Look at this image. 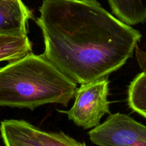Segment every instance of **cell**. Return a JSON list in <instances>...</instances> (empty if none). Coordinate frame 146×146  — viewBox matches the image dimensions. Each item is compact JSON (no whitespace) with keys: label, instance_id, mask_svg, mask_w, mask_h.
I'll return each mask as SVG.
<instances>
[{"label":"cell","instance_id":"obj_11","mask_svg":"<svg viewBox=\"0 0 146 146\" xmlns=\"http://www.w3.org/2000/svg\"><path fill=\"white\" fill-rule=\"evenodd\" d=\"M135 51L136 59L140 69L146 72V51L141 50L137 46H136Z\"/></svg>","mask_w":146,"mask_h":146},{"label":"cell","instance_id":"obj_1","mask_svg":"<svg viewBox=\"0 0 146 146\" xmlns=\"http://www.w3.org/2000/svg\"><path fill=\"white\" fill-rule=\"evenodd\" d=\"M36 20L43 55L76 84L108 76L133 56L142 34L97 0H44Z\"/></svg>","mask_w":146,"mask_h":146},{"label":"cell","instance_id":"obj_10","mask_svg":"<svg viewBox=\"0 0 146 146\" xmlns=\"http://www.w3.org/2000/svg\"><path fill=\"white\" fill-rule=\"evenodd\" d=\"M36 133L45 146H87L84 143L79 142L64 133L47 132L35 128Z\"/></svg>","mask_w":146,"mask_h":146},{"label":"cell","instance_id":"obj_9","mask_svg":"<svg viewBox=\"0 0 146 146\" xmlns=\"http://www.w3.org/2000/svg\"><path fill=\"white\" fill-rule=\"evenodd\" d=\"M127 104L129 107L146 118V72L135 77L128 87Z\"/></svg>","mask_w":146,"mask_h":146},{"label":"cell","instance_id":"obj_7","mask_svg":"<svg viewBox=\"0 0 146 146\" xmlns=\"http://www.w3.org/2000/svg\"><path fill=\"white\" fill-rule=\"evenodd\" d=\"M112 11L127 25L146 21V0H107Z\"/></svg>","mask_w":146,"mask_h":146},{"label":"cell","instance_id":"obj_3","mask_svg":"<svg viewBox=\"0 0 146 146\" xmlns=\"http://www.w3.org/2000/svg\"><path fill=\"white\" fill-rule=\"evenodd\" d=\"M107 77L80 84L74 94L72 107L68 111H57L67 114L70 121L84 129L100 125L101 118L105 114H110Z\"/></svg>","mask_w":146,"mask_h":146},{"label":"cell","instance_id":"obj_5","mask_svg":"<svg viewBox=\"0 0 146 146\" xmlns=\"http://www.w3.org/2000/svg\"><path fill=\"white\" fill-rule=\"evenodd\" d=\"M33 15L22 0H0V34H27Z\"/></svg>","mask_w":146,"mask_h":146},{"label":"cell","instance_id":"obj_6","mask_svg":"<svg viewBox=\"0 0 146 146\" xmlns=\"http://www.w3.org/2000/svg\"><path fill=\"white\" fill-rule=\"evenodd\" d=\"M35 126L23 120H4L0 133L4 146H45L37 136Z\"/></svg>","mask_w":146,"mask_h":146},{"label":"cell","instance_id":"obj_4","mask_svg":"<svg viewBox=\"0 0 146 146\" xmlns=\"http://www.w3.org/2000/svg\"><path fill=\"white\" fill-rule=\"evenodd\" d=\"M88 135L97 146H146L145 125L120 113L110 114Z\"/></svg>","mask_w":146,"mask_h":146},{"label":"cell","instance_id":"obj_8","mask_svg":"<svg viewBox=\"0 0 146 146\" xmlns=\"http://www.w3.org/2000/svg\"><path fill=\"white\" fill-rule=\"evenodd\" d=\"M32 52L27 34H0V62L12 61Z\"/></svg>","mask_w":146,"mask_h":146},{"label":"cell","instance_id":"obj_2","mask_svg":"<svg viewBox=\"0 0 146 146\" xmlns=\"http://www.w3.org/2000/svg\"><path fill=\"white\" fill-rule=\"evenodd\" d=\"M77 84L43 54L29 53L0 68V107L33 110L48 104L67 107Z\"/></svg>","mask_w":146,"mask_h":146}]
</instances>
